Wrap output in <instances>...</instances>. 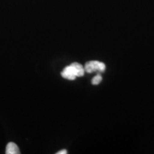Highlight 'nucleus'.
Wrapping results in <instances>:
<instances>
[{
	"instance_id": "obj_2",
	"label": "nucleus",
	"mask_w": 154,
	"mask_h": 154,
	"mask_svg": "<svg viewBox=\"0 0 154 154\" xmlns=\"http://www.w3.org/2000/svg\"><path fill=\"white\" fill-rule=\"evenodd\" d=\"M84 69L87 73L95 72H103L106 69V65L104 63L99 61H90L86 63Z\"/></svg>"
},
{
	"instance_id": "obj_5",
	"label": "nucleus",
	"mask_w": 154,
	"mask_h": 154,
	"mask_svg": "<svg viewBox=\"0 0 154 154\" xmlns=\"http://www.w3.org/2000/svg\"><path fill=\"white\" fill-rule=\"evenodd\" d=\"M57 154H66L67 153V151L66 150H61V151L57 152Z\"/></svg>"
},
{
	"instance_id": "obj_3",
	"label": "nucleus",
	"mask_w": 154,
	"mask_h": 154,
	"mask_svg": "<svg viewBox=\"0 0 154 154\" xmlns=\"http://www.w3.org/2000/svg\"><path fill=\"white\" fill-rule=\"evenodd\" d=\"M6 153L7 154H19L20 153L19 147L17 144L13 142H10L7 145L6 147Z\"/></svg>"
},
{
	"instance_id": "obj_4",
	"label": "nucleus",
	"mask_w": 154,
	"mask_h": 154,
	"mask_svg": "<svg viewBox=\"0 0 154 154\" xmlns=\"http://www.w3.org/2000/svg\"><path fill=\"white\" fill-rule=\"evenodd\" d=\"M102 81V76L101 74H97L93 78V79L91 81V83L93 85H98Z\"/></svg>"
},
{
	"instance_id": "obj_1",
	"label": "nucleus",
	"mask_w": 154,
	"mask_h": 154,
	"mask_svg": "<svg viewBox=\"0 0 154 154\" xmlns=\"http://www.w3.org/2000/svg\"><path fill=\"white\" fill-rule=\"evenodd\" d=\"M85 72L84 67L79 63H72L67 66L61 72V75L63 78L69 80H74L77 76H83Z\"/></svg>"
}]
</instances>
